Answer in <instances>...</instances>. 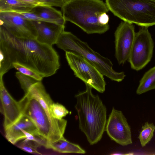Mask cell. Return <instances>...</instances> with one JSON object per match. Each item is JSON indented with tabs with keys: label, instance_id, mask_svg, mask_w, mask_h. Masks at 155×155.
<instances>
[{
	"label": "cell",
	"instance_id": "cell-1",
	"mask_svg": "<svg viewBox=\"0 0 155 155\" xmlns=\"http://www.w3.org/2000/svg\"><path fill=\"white\" fill-rule=\"evenodd\" d=\"M0 77L18 63L44 77L54 74L60 68L59 56L51 46L36 39L19 38L0 27Z\"/></svg>",
	"mask_w": 155,
	"mask_h": 155
},
{
	"label": "cell",
	"instance_id": "cell-2",
	"mask_svg": "<svg viewBox=\"0 0 155 155\" xmlns=\"http://www.w3.org/2000/svg\"><path fill=\"white\" fill-rule=\"evenodd\" d=\"M86 89L75 96V107L79 119V128L91 145L101 139L107 122V109L97 95L93 94L92 88L86 84Z\"/></svg>",
	"mask_w": 155,
	"mask_h": 155
},
{
	"label": "cell",
	"instance_id": "cell-3",
	"mask_svg": "<svg viewBox=\"0 0 155 155\" xmlns=\"http://www.w3.org/2000/svg\"><path fill=\"white\" fill-rule=\"evenodd\" d=\"M66 21L76 25L88 34H101L107 31L109 25H102L100 16L109 9L101 0H71L61 8Z\"/></svg>",
	"mask_w": 155,
	"mask_h": 155
},
{
	"label": "cell",
	"instance_id": "cell-4",
	"mask_svg": "<svg viewBox=\"0 0 155 155\" xmlns=\"http://www.w3.org/2000/svg\"><path fill=\"white\" fill-rule=\"evenodd\" d=\"M56 44L58 48L65 52H73L82 56L104 76L111 80L120 82L126 76L124 72H117L113 69V64L108 58L94 51L86 42L71 32L63 31Z\"/></svg>",
	"mask_w": 155,
	"mask_h": 155
},
{
	"label": "cell",
	"instance_id": "cell-5",
	"mask_svg": "<svg viewBox=\"0 0 155 155\" xmlns=\"http://www.w3.org/2000/svg\"><path fill=\"white\" fill-rule=\"evenodd\" d=\"M105 3L124 21L148 27L155 25V0H106Z\"/></svg>",
	"mask_w": 155,
	"mask_h": 155
},
{
	"label": "cell",
	"instance_id": "cell-6",
	"mask_svg": "<svg viewBox=\"0 0 155 155\" xmlns=\"http://www.w3.org/2000/svg\"><path fill=\"white\" fill-rule=\"evenodd\" d=\"M18 102L22 114L31 119L37 127L39 134L47 140L49 146L59 140L46 112L37 100L25 95Z\"/></svg>",
	"mask_w": 155,
	"mask_h": 155
},
{
	"label": "cell",
	"instance_id": "cell-7",
	"mask_svg": "<svg viewBox=\"0 0 155 155\" xmlns=\"http://www.w3.org/2000/svg\"><path fill=\"white\" fill-rule=\"evenodd\" d=\"M65 56L76 77L100 93L105 91L106 83L104 75L94 66L82 56L74 53L65 52Z\"/></svg>",
	"mask_w": 155,
	"mask_h": 155
},
{
	"label": "cell",
	"instance_id": "cell-8",
	"mask_svg": "<svg viewBox=\"0 0 155 155\" xmlns=\"http://www.w3.org/2000/svg\"><path fill=\"white\" fill-rule=\"evenodd\" d=\"M154 42L148 27L141 26L135 32V37L128 61L131 68L138 71L144 68L151 61Z\"/></svg>",
	"mask_w": 155,
	"mask_h": 155
},
{
	"label": "cell",
	"instance_id": "cell-9",
	"mask_svg": "<svg viewBox=\"0 0 155 155\" xmlns=\"http://www.w3.org/2000/svg\"><path fill=\"white\" fill-rule=\"evenodd\" d=\"M0 25L19 38L36 39L37 33L31 21L13 12H0Z\"/></svg>",
	"mask_w": 155,
	"mask_h": 155
},
{
	"label": "cell",
	"instance_id": "cell-10",
	"mask_svg": "<svg viewBox=\"0 0 155 155\" xmlns=\"http://www.w3.org/2000/svg\"><path fill=\"white\" fill-rule=\"evenodd\" d=\"M111 139L123 146L132 143L130 126L121 111L113 107L107 121L105 130Z\"/></svg>",
	"mask_w": 155,
	"mask_h": 155
},
{
	"label": "cell",
	"instance_id": "cell-11",
	"mask_svg": "<svg viewBox=\"0 0 155 155\" xmlns=\"http://www.w3.org/2000/svg\"><path fill=\"white\" fill-rule=\"evenodd\" d=\"M135 32L134 25L123 21L115 33V56L119 64L128 60L134 41Z\"/></svg>",
	"mask_w": 155,
	"mask_h": 155
},
{
	"label": "cell",
	"instance_id": "cell-12",
	"mask_svg": "<svg viewBox=\"0 0 155 155\" xmlns=\"http://www.w3.org/2000/svg\"><path fill=\"white\" fill-rule=\"evenodd\" d=\"M25 95L35 98L38 101L48 116L58 139L59 140L64 137L67 121L64 119H57L52 116L50 106L54 102L46 92L41 81H38L31 85Z\"/></svg>",
	"mask_w": 155,
	"mask_h": 155
},
{
	"label": "cell",
	"instance_id": "cell-13",
	"mask_svg": "<svg viewBox=\"0 0 155 155\" xmlns=\"http://www.w3.org/2000/svg\"><path fill=\"white\" fill-rule=\"evenodd\" d=\"M0 112L4 117L5 130L17 121L22 115L18 101L8 93L4 84L3 77H0Z\"/></svg>",
	"mask_w": 155,
	"mask_h": 155
},
{
	"label": "cell",
	"instance_id": "cell-14",
	"mask_svg": "<svg viewBox=\"0 0 155 155\" xmlns=\"http://www.w3.org/2000/svg\"><path fill=\"white\" fill-rule=\"evenodd\" d=\"M23 130L32 135H40L37 127L31 119L22 114L17 121L5 130V137L8 141L15 144L19 141L26 138Z\"/></svg>",
	"mask_w": 155,
	"mask_h": 155
},
{
	"label": "cell",
	"instance_id": "cell-15",
	"mask_svg": "<svg viewBox=\"0 0 155 155\" xmlns=\"http://www.w3.org/2000/svg\"><path fill=\"white\" fill-rule=\"evenodd\" d=\"M37 30L36 40L40 43L52 46L56 44L65 25L44 21H31Z\"/></svg>",
	"mask_w": 155,
	"mask_h": 155
},
{
	"label": "cell",
	"instance_id": "cell-16",
	"mask_svg": "<svg viewBox=\"0 0 155 155\" xmlns=\"http://www.w3.org/2000/svg\"><path fill=\"white\" fill-rule=\"evenodd\" d=\"M31 11L48 22L65 25L66 21L62 13L53 6H35Z\"/></svg>",
	"mask_w": 155,
	"mask_h": 155
},
{
	"label": "cell",
	"instance_id": "cell-17",
	"mask_svg": "<svg viewBox=\"0 0 155 155\" xmlns=\"http://www.w3.org/2000/svg\"><path fill=\"white\" fill-rule=\"evenodd\" d=\"M50 149L60 153L84 154L85 150L78 145L67 140L63 137L58 141L50 144Z\"/></svg>",
	"mask_w": 155,
	"mask_h": 155
},
{
	"label": "cell",
	"instance_id": "cell-18",
	"mask_svg": "<svg viewBox=\"0 0 155 155\" xmlns=\"http://www.w3.org/2000/svg\"><path fill=\"white\" fill-rule=\"evenodd\" d=\"M35 7L18 0H0V12L30 11Z\"/></svg>",
	"mask_w": 155,
	"mask_h": 155
},
{
	"label": "cell",
	"instance_id": "cell-19",
	"mask_svg": "<svg viewBox=\"0 0 155 155\" xmlns=\"http://www.w3.org/2000/svg\"><path fill=\"white\" fill-rule=\"evenodd\" d=\"M155 89V66L146 72L140 81L136 93L141 94Z\"/></svg>",
	"mask_w": 155,
	"mask_h": 155
},
{
	"label": "cell",
	"instance_id": "cell-20",
	"mask_svg": "<svg viewBox=\"0 0 155 155\" xmlns=\"http://www.w3.org/2000/svg\"><path fill=\"white\" fill-rule=\"evenodd\" d=\"M155 126L153 123L146 122L142 126L138 138L142 147H144L151 140L154 135Z\"/></svg>",
	"mask_w": 155,
	"mask_h": 155
},
{
	"label": "cell",
	"instance_id": "cell-21",
	"mask_svg": "<svg viewBox=\"0 0 155 155\" xmlns=\"http://www.w3.org/2000/svg\"><path fill=\"white\" fill-rule=\"evenodd\" d=\"M50 110L52 117L56 119L61 120L70 113L65 107L58 103L53 102L50 105Z\"/></svg>",
	"mask_w": 155,
	"mask_h": 155
},
{
	"label": "cell",
	"instance_id": "cell-22",
	"mask_svg": "<svg viewBox=\"0 0 155 155\" xmlns=\"http://www.w3.org/2000/svg\"><path fill=\"white\" fill-rule=\"evenodd\" d=\"M18 71L25 75L31 77L38 81H41L44 77L31 68L18 63H14L12 64Z\"/></svg>",
	"mask_w": 155,
	"mask_h": 155
},
{
	"label": "cell",
	"instance_id": "cell-23",
	"mask_svg": "<svg viewBox=\"0 0 155 155\" xmlns=\"http://www.w3.org/2000/svg\"><path fill=\"white\" fill-rule=\"evenodd\" d=\"M15 75L19 81L25 94L27 93L31 85L39 81L31 77L23 74L18 71L16 72Z\"/></svg>",
	"mask_w": 155,
	"mask_h": 155
},
{
	"label": "cell",
	"instance_id": "cell-24",
	"mask_svg": "<svg viewBox=\"0 0 155 155\" xmlns=\"http://www.w3.org/2000/svg\"><path fill=\"white\" fill-rule=\"evenodd\" d=\"M41 146L37 143L26 139L17 145V147L22 150L29 153L41 154L37 150Z\"/></svg>",
	"mask_w": 155,
	"mask_h": 155
},
{
	"label": "cell",
	"instance_id": "cell-25",
	"mask_svg": "<svg viewBox=\"0 0 155 155\" xmlns=\"http://www.w3.org/2000/svg\"><path fill=\"white\" fill-rule=\"evenodd\" d=\"M23 132L25 136V139L33 141L39 144L41 146L50 149L48 141L43 137L40 135H32L25 130H23Z\"/></svg>",
	"mask_w": 155,
	"mask_h": 155
},
{
	"label": "cell",
	"instance_id": "cell-26",
	"mask_svg": "<svg viewBox=\"0 0 155 155\" xmlns=\"http://www.w3.org/2000/svg\"><path fill=\"white\" fill-rule=\"evenodd\" d=\"M52 6L61 8L64 4L61 0H38Z\"/></svg>",
	"mask_w": 155,
	"mask_h": 155
},
{
	"label": "cell",
	"instance_id": "cell-27",
	"mask_svg": "<svg viewBox=\"0 0 155 155\" xmlns=\"http://www.w3.org/2000/svg\"><path fill=\"white\" fill-rule=\"evenodd\" d=\"M23 2L35 6H51L48 5L38 0H18Z\"/></svg>",
	"mask_w": 155,
	"mask_h": 155
},
{
	"label": "cell",
	"instance_id": "cell-28",
	"mask_svg": "<svg viewBox=\"0 0 155 155\" xmlns=\"http://www.w3.org/2000/svg\"><path fill=\"white\" fill-rule=\"evenodd\" d=\"M109 21V16L106 13H104L100 16L99 18V21L100 24L103 25H108Z\"/></svg>",
	"mask_w": 155,
	"mask_h": 155
},
{
	"label": "cell",
	"instance_id": "cell-29",
	"mask_svg": "<svg viewBox=\"0 0 155 155\" xmlns=\"http://www.w3.org/2000/svg\"><path fill=\"white\" fill-rule=\"evenodd\" d=\"M64 4H65L67 3L71 0H61Z\"/></svg>",
	"mask_w": 155,
	"mask_h": 155
},
{
	"label": "cell",
	"instance_id": "cell-30",
	"mask_svg": "<svg viewBox=\"0 0 155 155\" xmlns=\"http://www.w3.org/2000/svg\"></svg>",
	"mask_w": 155,
	"mask_h": 155
}]
</instances>
